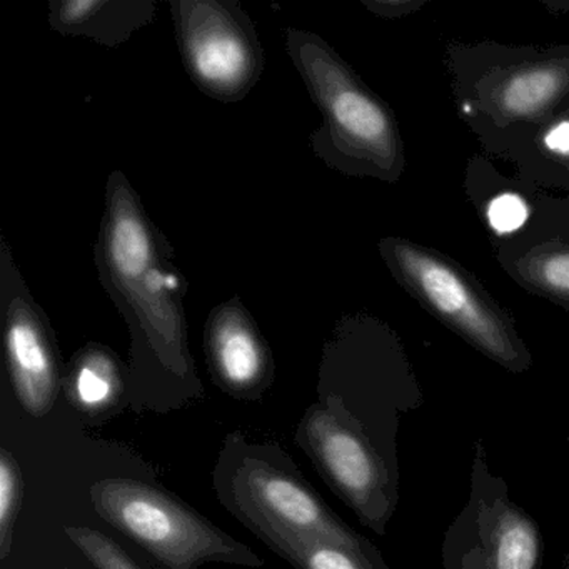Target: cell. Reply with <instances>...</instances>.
Wrapping results in <instances>:
<instances>
[{
	"mask_svg": "<svg viewBox=\"0 0 569 569\" xmlns=\"http://www.w3.org/2000/svg\"><path fill=\"white\" fill-rule=\"evenodd\" d=\"M99 279L128 325L129 402L136 412L179 411L204 398L189 348L188 281L174 249L149 218L124 172L106 186L94 251Z\"/></svg>",
	"mask_w": 569,
	"mask_h": 569,
	"instance_id": "1",
	"label": "cell"
},
{
	"mask_svg": "<svg viewBox=\"0 0 569 569\" xmlns=\"http://www.w3.org/2000/svg\"><path fill=\"white\" fill-rule=\"evenodd\" d=\"M459 118L486 151L509 136L569 114V44L512 48L495 41L446 49Z\"/></svg>",
	"mask_w": 569,
	"mask_h": 569,
	"instance_id": "2",
	"label": "cell"
},
{
	"mask_svg": "<svg viewBox=\"0 0 569 569\" xmlns=\"http://www.w3.org/2000/svg\"><path fill=\"white\" fill-rule=\"evenodd\" d=\"M212 489L222 508L286 561L321 539L368 541L326 505L276 442H251L242 432L226 436Z\"/></svg>",
	"mask_w": 569,
	"mask_h": 569,
	"instance_id": "3",
	"label": "cell"
},
{
	"mask_svg": "<svg viewBox=\"0 0 569 569\" xmlns=\"http://www.w3.org/2000/svg\"><path fill=\"white\" fill-rule=\"evenodd\" d=\"M286 49L322 116L309 138L312 152L341 174L398 182L406 146L391 106L319 36L288 29Z\"/></svg>",
	"mask_w": 569,
	"mask_h": 569,
	"instance_id": "4",
	"label": "cell"
},
{
	"mask_svg": "<svg viewBox=\"0 0 569 569\" xmlns=\"http://www.w3.org/2000/svg\"><path fill=\"white\" fill-rule=\"evenodd\" d=\"M318 395L338 402L399 472V425L425 405V398L388 329L375 319H342L322 349Z\"/></svg>",
	"mask_w": 569,
	"mask_h": 569,
	"instance_id": "5",
	"label": "cell"
},
{
	"mask_svg": "<svg viewBox=\"0 0 569 569\" xmlns=\"http://www.w3.org/2000/svg\"><path fill=\"white\" fill-rule=\"evenodd\" d=\"M378 249L395 281L445 328L506 371L531 369L532 356L515 319L465 266L398 236L381 239Z\"/></svg>",
	"mask_w": 569,
	"mask_h": 569,
	"instance_id": "6",
	"label": "cell"
},
{
	"mask_svg": "<svg viewBox=\"0 0 569 569\" xmlns=\"http://www.w3.org/2000/svg\"><path fill=\"white\" fill-rule=\"evenodd\" d=\"M89 495L99 518L141 546L161 569H201L208 562L244 568L266 565L258 552L162 486L102 478Z\"/></svg>",
	"mask_w": 569,
	"mask_h": 569,
	"instance_id": "7",
	"label": "cell"
},
{
	"mask_svg": "<svg viewBox=\"0 0 569 569\" xmlns=\"http://www.w3.org/2000/svg\"><path fill=\"white\" fill-rule=\"evenodd\" d=\"M295 441L359 522L385 536L398 509L399 472L361 426L338 402L318 399L302 415Z\"/></svg>",
	"mask_w": 569,
	"mask_h": 569,
	"instance_id": "8",
	"label": "cell"
},
{
	"mask_svg": "<svg viewBox=\"0 0 569 569\" xmlns=\"http://www.w3.org/2000/svg\"><path fill=\"white\" fill-rule=\"evenodd\" d=\"M545 538L516 505L501 476L492 475L481 438L472 452L468 502L446 529L445 569H541Z\"/></svg>",
	"mask_w": 569,
	"mask_h": 569,
	"instance_id": "9",
	"label": "cell"
},
{
	"mask_svg": "<svg viewBox=\"0 0 569 569\" xmlns=\"http://www.w3.org/2000/svg\"><path fill=\"white\" fill-rule=\"evenodd\" d=\"M186 71L199 91L226 104L248 98L266 68L254 22L236 0L169 4Z\"/></svg>",
	"mask_w": 569,
	"mask_h": 569,
	"instance_id": "10",
	"label": "cell"
},
{
	"mask_svg": "<svg viewBox=\"0 0 569 569\" xmlns=\"http://www.w3.org/2000/svg\"><path fill=\"white\" fill-rule=\"evenodd\" d=\"M0 319L12 392L28 415L46 418L62 391L61 356L54 329L32 298L4 236L0 238Z\"/></svg>",
	"mask_w": 569,
	"mask_h": 569,
	"instance_id": "11",
	"label": "cell"
},
{
	"mask_svg": "<svg viewBox=\"0 0 569 569\" xmlns=\"http://www.w3.org/2000/svg\"><path fill=\"white\" fill-rule=\"evenodd\" d=\"M465 188L491 232L495 252L569 239V199L552 198L518 176L505 178L481 158L469 162Z\"/></svg>",
	"mask_w": 569,
	"mask_h": 569,
	"instance_id": "12",
	"label": "cell"
},
{
	"mask_svg": "<svg viewBox=\"0 0 569 569\" xmlns=\"http://www.w3.org/2000/svg\"><path fill=\"white\" fill-rule=\"evenodd\" d=\"M204 349L212 382L239 401H259L274 385L269 342L238 296L209 312Z\"/></svg>",
	"mask_w": 569,
	"mask_h": 569,
	"instance_id": "13",
	"label": "cell"
},
{
	"mask_svg": "<svg viewBox=\"0 0 569 569\" xmlns=\"http://www.w3.org/2000/svg\"><path fill=\"white\" fill-rule=\"evenodd\" d=\"M69 405L89 422L111 421L129 402V366L109 346L89 342L79 349L62 379Z\"/></svg>",
	"mask_w": 569,
	"mask_h": 569,
	"instance_id": "14",
	"label": "cell"
},
{
	"mask_svg": "<svg viewBox=\"0 0 569 569\" xmlns=\"http://www.w3.org/2000/svg\"><path fill=\"white\" fill-rule=\"evenodd\" d=\"M158 4L152 0H51L52 31L118 48L151 24Z\"/></svg>",
	"mask_w": 569,
	"mask_h": 569,
	"instance_id": "15",
	"label": "cell"
},
{
	"mask_svg": "<svg viewBox=\"0 0 569 569\" xmlns=\"http://www.w3.org/2000/svg\"><path fill=\"white\" fill-rule=\"evenodd\" d=\"M488 152L515 164L518 178L549 189L552 182L569 174V114L509 136Z\"/></svg>",
	"mask_w": 569,
	"mask_h": 569,
	"instance_id": "16",
	"label": "cell"
},
{
	"mask_svg": "<svg viewBox=\"0 0 569 569\" xmlns=\"http://www.w3.org/2000/svg\"><path fill=\"white\" fill-rule=\"evenodd\" d=\"M506 274L525 291L569 312V239L496 252Z\"/></svg>",
	"mask_w": 569,
	"mask_h": 569,
	"instance_id": "17",
	"label": "cell"
},
{
	"mask_svg": "<svg viewBox=\"0 0 569 569\" xmlns=\"http://www.w3.org/2000/svg\"><path fill=\"white\" fill-rule=\"evenodd\" d=\"M288 562L295 569H389L371 539L362 545L321 539L305 546Z\"/></svg>",
	"mask_w": 569,
	"mask_h": 569,
	"instance_id": "18",
	"label": "cell"
},
{
	"mask_svg": "<svg viewBox=\"0 0 569 569\" xmlns=\"http://www.w3.org/2000/svg\"><path fill=\"white\" fill-rule=\"evenodd\" d=\"M22 499L24 479L18 458L8 448H0V561L11 556Z\"/></svg>",
	"mask_w": 569,
	"mask_h": 569,
	"instance_id": "19",
	"label": "cell"
},
{
	"mask_svg": "<svg viewBox=\"0 0 569 569\" xmlns=\"http://www.w3.org/2000/svg\"><path fill=\"white\" fill-rule=\"evenodd\" d=\"M66 535L96 569H151L136 561L121 545L89 526H66Z\"/></svg>",
	"mask_w": 569,
	"mask_h": 569,
	"instance_id": "20",
	"label": "cell"
},
{
	"mask_svg": "<svg viewBox=\"0 0 569 569\" xmlns=\"http://www.w3.org/2000/svg\"><path fill=\"white\" fill-rule=\"evenodd\" d=\"M362 4L369 9V11L375 12L376 16H381V18H401V16L409 14V12H415L416 9L421 8V2H415V0H396V2H386V0H375V2H368L365 0Z\"/></svg>",
	"mask_w": 569,
	"mask_h": 569,
	"instance_id": "21",
	"label": "cell"
},
{
	"mask_svg": "<svg viewBox=\"0 0 569 569\" xmlns=\"http://www.w3.org/2000/svg\"><path fill=\"white\" fill-rule=\"evenodd\" d=\"M549 189H561V191L569 192V174L562 176L558 181L552 182L551 188Z\"/></svg>",
	"mask_w": 569,
	"mask_h": 569,
	"instance_id": "22",
	"label": "cell"
},
{
	"mask_svg": "<svg viewBox=\"0 0 569 569\" xmlns=\"http://www.w3.org/2000/svg\"><path fill=\"white\" fill-rule=\"evenodd\" d=\"M559 569H569V555L562 556L561 566H559Z\"/></svg>",
	"mask_w": 569,
	"mask_h": 569,
	"instance_id": "23",
	"label": "cell"
},
{
	"mask_svg": "<svg viewBox=\"0 0 569 569\" xmlns=\"http://www.w3.org/2000/svg\"><path fill=\"white\" fill-rule=\"evenodd\" d=\"M61 569H71V568H61Z\"/></svg>",
	"mask_w": 569,
	"mask_h": 569,
	"instance_id": "24",
	"label": "cell"
},
{
	"mask_svg": "<svg viewBox=\"0 0 569 569\" xmlns=\"http://www.w3.org/2000/svg\"><path fill=\"white\" fill-rule=\"evenodd\" d=\"M568 441H569V436H568Z\"/></svg>",
	"mask_w": 569,
	"mask_h": 569,
	"instance_id": "25",
	"label": "cell"
}]
</instances>
